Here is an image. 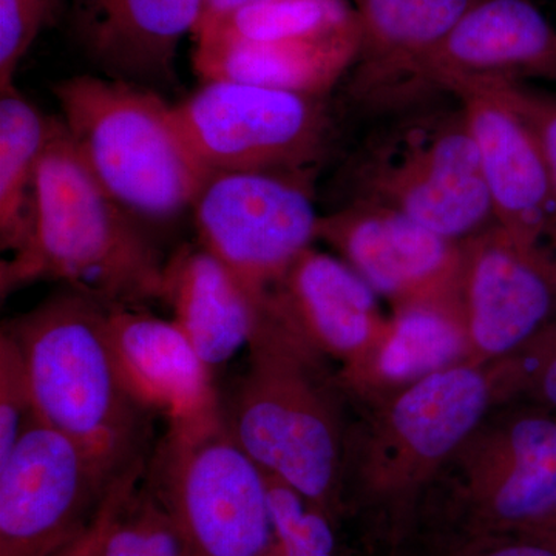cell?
I'll return each mask as SVG.
<instances>
[{"instance_id":"cell-6","label":"cell","mask_w":556,"mask_h":556,"mask_svg":"<svg viewBox=\"0 0 556 556\" xmlns=\"http://www.w3.org/2000/svg\"><path fill=\"white\" fill-rule=\"evenodd\" d=\"M346 185V203L391 208L459 243L496 226L477 144L456 98L452 105L428 101L388 116L354 152Z\"/></svg>"},{"instance_id":"cell-1","label":"cell","mask_w":556,"mask_h":556,"mask_svg":"<svg viewBox=\"0 0 556 556\" xmlns=\"http://www.w3.org/2000/svg\"><path fill=\"white\" fill-rule=\"evenodd\" d=\"M248 362L223 417L265 473L340 521L348 426L339 372L263 294Z\"/></svg>"},{"instance_id":"cell-16","label":"cell","mask_w":556,"mask_h":556,"mask_svg":"<svg viewBox=\"0 0 556 556\" xmlns=\"http://www.w3.org/2000/svg\"><path fill=\"white\" fill-rule=\"evenodd\" d=\"M431 90L460 80L556 83V28L532 0H475L422 62Z\"/></svg>"},{"instance_id":"cell-17","label":"cell","mask_w":556,"mask_h":556,"mask_svg":"<svg viewBox=\"0 0 556 556\" xmlns=\"http://www.w3.org/2000/svg\"><path fill=\"white\" fill-rule=\"evenodd\" d=\"M109 331L127 386L150 412L178 424L222 408L212 369L174 320L142 308H109Z\"/></svg>"},{"instance_id":"cell-24","label":"cell","mask_w":556,"mask_h":556,"mask_svg":"<svg viewBox=\"0 0 556 556\" xmlns=\"http://www.w3.org/2000/svg\"><path fill=\"white\" fill-rule=\"evenodd\" d=\"M358 22L348 0H260L193 31L197 42H274L334 35Z\"/></svg>"},{"instance_id":"cell-5","label":"cell","mask_w":556,"mask_h":556,"mask_svg":"<svg viewBox=\"0 0 556 556\" xmlns=\"http://www.w3.org/2000/svg\"><path fill=\"white\" fill-rule=\"evenodd\" d=\"M53 91L79 159L130 215L167 223L192 208L211 172L190 148L175 105L110 76H73Z\"/></svg>"},{"instance_id":"cell-32","label":"cell","mask_w":556,"mask_h":556,"mask_svg":"<svg viewBox=\"0 0 556 556\" xmlns=\"http://www.w3.org/2000/svg\"><path fill=\"white\" fill-rule=\"evenodd\" d=\"M146 468H148L146 467V460L142 459L130 467L129 470L119 475L110 485L108 495L102 501L100 510L91 519L89 527L78 538H75L68 546L61 548L53 556H101L102 544H104L113 518L118 514L124 501L137 489L138 481L142 478Z\"/></svg>"},{"instance_id":"cell-29","label":"cell","mask_w":556,"mask_h":556,"mask_svg":"<svg viewBox=\"0 0 556 556\" xmlns=\"http://www.w3.org/2000/svg\"><path fill=\"white\" fill-rule=\"evenodd\" d=\"M481 83L521 116L535 138L556 197V93L521 80H460Z\"/></svg>"},{"instance_id":"cell-21","label":"cell","mask_w":556,"mask_h":556,"mask_svg":"<svg viewBox=\"0 0 556 556\" xmlns=\"http://www.w3.org/2000/svg\"><path fill=\"white\" fill-rule=\"evenodd\" d=\"M163 300L212 371L248 346L257 321L260 300L203 247L181 249L166 262Z\"/></svg>"},{"instance_id":"cell-23","label":"cell","mask_w":556,"mask_h":556,"mask_svg":"<svg viewBox=\"0 0 556 556\" xmlns=\"http://www.w3.org/2000/svg\"><path fill=\"white\" fill-rule=\"evenodd\" d=\"M54 126L16 87L0 90V247L10 254L27 240L36 175Z\"/></svg>"},{"instance_id":"cell-18","label":"cell","mask_w":556,"mask_h":556,"mask_svg":"<svg viewBox=\"0 0 556 556\" xmlns=\"http://www.w3.org/2000/svg\"><path fill=\"white\" fill-rule=\"evenodd\" d=\"M265 294L314 346L345 365L364 356L386 329L367 281L345 260L313 247Z\"/></svg>"},{"instance_id":"cell-8","label":"cell","mask_w":556,"mask_h":556,"mask_svg":"<svg viewBox=\"0 0 556 556\" xmlns=\"http://www.w3.org/2000/svg\"><path fill=\"white\" fill-rule=\"evenodd\" d=\"M146 482L177 521L192 556L268 554V481L230 433L222 408L169 424Z\"/></svg>"},{"instance_id":"cell-12","label":"cell","mask_w":556,"mask_h":556,"mask_svg":"<svg viewBox=\"0 0 556 556\" xmlns=\"http://www.w3.org/2000/svg\"><path fill=\"white\" fill-rule=\"evenodd\" d=\"M460 300L468 362L510 356L556 318V239L522 243L493 226L466 241Z\"/></svg>"},{"instance_id":"cell-27","label":"cell","mask_w":556,"mask_h":556,"mask_svg":"<svg viewBox=\"0 0 556 556\" xmlns=\"http://www.w3.org/2000/svg\"><path fill=\"white\" fill-rule=\"evenodd\" d=\"M496 405L526 396L556 412V318L510 356L490 364Z\"/></svg>"},{"instance_id":"cell-10","label":"cell","mask_w":556,"mask_h":556,"mask_svg":"<svg viewBox=\"0 0 556 556\" xmlns=\"http://www.w3.org/2000/svg\"><path fill=\"white\" fill-rule=\"evenodd\" d=\"M200 247L262 299L317 239L311 178L211 172L193 201Z\"/></svg>"},{"instance_id":"cell-22","label":"cell","mask_w":556,"mask_h":556,"mask_svg":"<svg viewBox=\"0 0 556 556\" xmlns=\"http://www.w3.org/2000/svg\"><path fill=\"white\" fill-rule=\"evenodd\" d=\"M361 49V25L316 39L197 42L193 68L204 80H232L327 97Z\"/></svg>"},{"instance_id":"cell-35","label":"cell","mask_w":556,"mask_h":556,"mask_svg":"<svg viewBox=\"0 0 556 556\" xmlns=\"http://www.w3.org/2000/svg\"><path fill=\"white\" fill-rule=\"evenodd\" d=\"M51 3H53L54 7H58V2H60V0H50Z\"/></svg>"},{"instance_id":"cell-31","label":"cell","mask_w":556,"mask_h":556,"mask_svg":"<svg viewBox=\"0 0 556 556\" xmlns=\"http://www.w3.org/2000/svg\"><path fill=\"white\" fill-rule=\"evenodd\" d=\"M422 556H556V533L442 535Z\"/></svg>"},{"instance_id":"cell-30","label":"cell","mask_w":556,"mask_h":556,"mask_svg":"<svg viewBox=\"0 0 556 556\" xmlns=\"http://www.w3.org/2000/svg\"><path fill=\"white\" fill-rule=\"evenodd\" d=\"M54 9L50 0H0V90L14 86L21 61Z\"/></svg>"},{"instance_id":"cell-13","label":"cell","mask_w":556,"mask_h":556,"mask_svg":"<svg viewBox=\"0 0 556 556\" xmlns=\"http://www.w3.org/2000/svg\"><path fill=\"white\" fill-rule=\"evenodd\" d=\"M317 239L394 306L460 292L464 243L391 208L342 204L320 215Z\"/></svg>"},{"instance_id":"cell-28","label":"cell","mask_w":556,"mask_h":556,"mask_svg":"<svg viewBox=\"0 0 556 556\" xmlns=\"http://www.w3.org/2000/svg\"><path fill=\"white\" fill-rule=\"evenodd\" d=\"M36 415L35 399L20 346L0 334V460L5 459Z\"/></svg>"},{"instance_id":"cell-25","label":"cell","mask_w":556,"mask_h":556,"mask_svg":"<svg viewBox=\"0 0 556 556\" xmlns=\"http://www.w3.org/2000/svg\"><path fill=\"white\" fill-rule=\"evenodd\" d=\"M273 538L266 556H346L334 518L266 473Z\"/></svg>"},{"instance_id":"cell-34","label":"cell","mask_w":556,"mask_h":556,"mask_svg":"<svg viewBox=\"0 0 556 556\" xmlns=\"http://www.w3.org/2000/svg\"><path fill=\"white\" fill-rule=\"evenodd\" d=\"M383 556H415L412 554H407V552L402 551V548H394V551H388Z\"/></svg>"},{"instance_id":"cell-26","label":"cell","mask_w":556,"mask_h":556,"mask_svg":"<svg viewBox=\"0 0 556 556\" xmlns=\"http://www.w3.org/2000/svg\"><path fill=\"white\" fill-rule=\"evenodd\" d=\"M101 556H192L177 521L148 485L124 501L102 544Z\"/></svg>"},{"instance_id":"cell-20","label":"cell","mask_w":556,"mask_h":556,"mask_svg":"<svg viewBox=\"0 0 556 556\" xmlns=\"http://www.w3.org/2000/svg\"><path fill=\"white\" fill-rule=\"evenodd\" d=\"M468 362V336L459 294L394 306L375 345L339 372L348 396L364 397L378 383L387 391ZM470 364V362H468Z\"/></svg>"},{"instance_id":"cell-33","label":"cell","mask_w":556,"mask_h":556,"mask_svg":"<svg viewBox=\"0 0 556 556\" xmlns=\"http://www.w3.org/2000/svg\"><path fill=\"white\" fill-rule=\"evenodd\" d=\"M255 2H260V0H204L203 13H201L195 30H199L203 25L219 20V17L226 16V14L232 13V11L243 9V7Z\"/></svg>"},{"instance_id":"cell-9","label":"cell","mask_w":556,"mask_h":556,"mask_svg":"<svg viewBox=\"0 0 556 556\" xmlns=\"http://www.w3.org/2000/svg\"><path fill=\"white\" fill-rule=\"evenodd\" d=\"M324 98L204 80L175 105V112L190 148L208 172L309 177L331 142L332 119Z\"/></svg>"},{"instance_id":"cell-19","label":"cell","mask_w":556,"mask_h":556,"mask_svg":"<svg viewBox=\"0 0 556 556\" xmlns=\"http://www.w3.org/2000/svg\"><path fill=\"white\" fill-rule=\"evenodd\" d=\"M204 0H72L80 47L110 78L167 79L179 42L192 35Z\"/></svg>"},{"instance_id":"cell-14","label":"cell","mask_w":556,"mask_h":556,"mask_svg":"<svg viewBox=\"0 0 556 556\" xmlns=\"http://www.w3.org/2000/svg\"><path fill=\"white\" fill-rule=\"evenodd\" d=\"M473 2L354 0L361 49L348 72L351 101L390 116L433 100L422 62Z\"/></svg>"},{"instance_id":"cell-2","label":"cell","mask_w":556,"mask_h":556,"mask_svg":"<svg viewBox=\"0 0 556 556\" xmlns=\"http://www.w3.org/2000/svg\"><path fill=\"white\" fill-rule=\"evenodd\" d=\"M364 401L346 431L343 507L394 551L415 533L439 470L495 407V380L489 365L466 362Z\"/></svg>"},{"instance_id":"cell-7","label":"cell","mask_w":556,"mask_h":556,"mask_svg":"<svg viewBox=\"0 0 556 556\" xmlns=\"http://www.w3.org/2000/svg\"><path fill=\"white\" fill-rule=\"evenodd\" d=\"M439 504L442 535L556 533V417L489 413L439 470L420 515Z\"/></svg>"},{"instance_id":"cell-4","label":"cell","mask_w":556,"mask_h":556,"mask_svg":"<svg viewBox=\"0 0 556 556\" xmlns=\"http://www.w3.org/2000/svg\"><path fill=\"white\" fill-rule=\"evenodd\" d=\"M2 331L20 346L42 422L78 442L112 477L144 459L153 413L121 371L109 306L68 289Z\"/></svg>"},{"instance_id":"cell-11","label":"cell","mask_w":556,"mask_h":556,"mask_svg":"<svg viewBox=\"0 0 556 556\" xmlns=\"http://www.w3.org/2000/svg\"><path fill=\"white\" fill-rule=\"evenodd\" d=\"M116 478L36 416L0 460V556L58 554L89 527Z\"/></svg>"},{"instance_id":"cell-15","label":"cell","mask_w":556,"mask_h":556,"mask_svg":"<svg viewBox=\"0 0 556 556\" xmlns=\"http://www.w3.org/2000/svg\"><path fill=\"white\" fill-rule=\"evenodd\" d=\"M466 112L496 226L522 243L556 239L554 186L532 131L481 83L450 84Z\"/></svg>"},{"instance_id":"cell-3","label":"cell","mask_w":556,"mask_h":556,"mask_svg":"<svg viewBox=\"0 0 556 556\" xmlns=\"http://www.w3.org/2000/svg\"><path fill=\"white\" fill-rule=\"evenodd\" d=\"M164 268L159 249L93 177L56 119L36 175L27 240L0 265L2 298L60 280L109 308H142L163 300Z\"/></svg>"}]
</instances>
